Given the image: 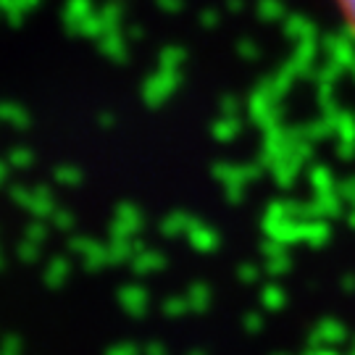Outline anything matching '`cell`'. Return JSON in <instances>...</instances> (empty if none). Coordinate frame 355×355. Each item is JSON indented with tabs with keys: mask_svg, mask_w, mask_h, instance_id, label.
Masks as SVG:
<instances>
[{
	"mask_svg": "<svg viewBox=\"0 0 355 355\" xmlns=\"http://www.w3.org/2000/svg\"><path fill=\"white\" fill-rule=\"evenodd\" d=\"M334 6H337L340 16L345 19V24L355 32V0H334Z\"/></svg>",
	"mask_w": 355,
	"mask_h": 355,
	"instance_id": "cell-1",
	"label": "cell"
}]
</instances>
